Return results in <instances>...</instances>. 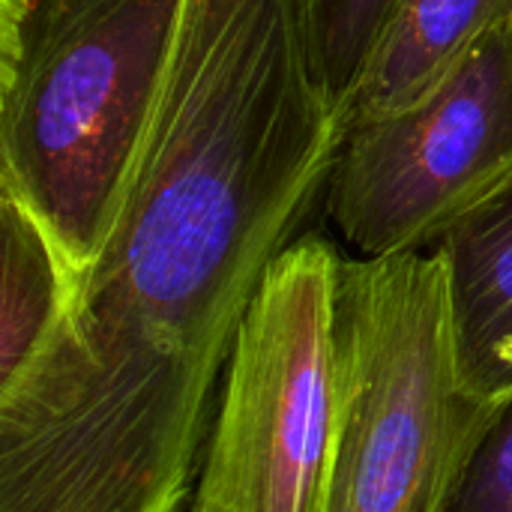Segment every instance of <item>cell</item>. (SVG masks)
Returning <instances> with one entry per match:
<instances>
[{
    "label": "cell",
    "mask_w": 512,
    "mask_h": 512,
    "mask_svg": "<svg viewBox=\"0 0 512 512\" xmlns=\"http://www.w3.org/2000/svg\"><path fill=\"white\" fill-rule=\"evenodd\" d=\"M441 512H512V393L498 402Z\"/></svg>",
    "instance_id": "cell-9"
},
{
    "label": "cell",
    "mask_w": 512,
    "mask_h": 512,
    "mask_svg": "<svg viewBox=\"0 0 512 512\" xmlns=\"http://www.w3.org/2000/svg\"><path fill=\"white\" fill-rule=\"evenodd\" d=\"M396 0H294L315 75L345 114Z\"/></svg>",
    "instance_id": "cell-8"
},
{
    "label": "cell",
    "mask_w": 512,
    "mask_h": 512,
    "mask_svg": "<svg viewBox=\"0 0 512 512\" xmlns=\"http://www.w3.org/2000/svg\"><path fill=\"white\" fill-rule=\"evenodd\" d=\"M435 252L462 378L477 396L501 402L512 393V183L453 225Z\"/></svg>",
    "instance_id": "cell-5"
},
{
    "label": "cell",
    "mask_w": 512,
    "mask_h": 512,
    "mask_svg": "<svg viewBox=\"0 0 512 512\" xmlns=\"http://www.w3.org/2000/svg\"><path fill=\"white\" fill-rule=\"evenodd\" d=\"M339 399L318 512H441L498 402L459 369L435 249L345 258Z\"/></svg>",
    "instance_id": "cell-2"
},
{
    "label": "cell",
    "mask_w": 512,
    "mask_h": 512,
    "mask_svg": "<svg viewBox=\"0 0 512 512\" xmlns=\"http://www.w3.org/2000/svg\"><path fill=\"white\" fill-rule=\"evenodd\" d=\"M342 252L294 240L264 273L231 348L189 512H318L336 423Z\"/></svg>",
    "instance_id": "cell-3"
},
{
    "label": "cell",
    "mask_w": 512,
    "mask_h": 512,
    "mask_svg": "<svg viewBox=\"0 0 512 512\" xmlns=\"http://www.w3.org/2000/svg\"><path fill=\"white\" fill-rule=\"evenodd\" d=\"M78 285L30 207L0 186V387L57 336Z\"/></svg>",
    "instance_id": "cell-7"
},
{
    "label": "cell",
    "mask_w": 512,
    "mask_h": 512,
    "mask_svg": "<svg viewBox=\"0 0 512 512\" xmlns=\"http://www.w3.org/2000/svg\"><path fill=\"white\" fill-rule=\"evenodd\" d=\"M512 183V21L420 102L345 132L330 216L363 258L435 249Z\"/></svg>",
    "instance_id": "cell-4"
},
{
    "label": "cell",
    "mask_w": 512,
    "mask_h": 512,
    "mask_svg": "<svg viewBox=\"0 0 512 512\" xmlns=\"http://www.w3.org/2000/svg\"><path fill=\"white\" fill-rule=\"evenodd\" d=\"M510 21L512 0H396L342 114L345 132L429 96Z\"/></svg>",
    "instance_id": "cell-6"
},
{
    "label": "cell",
    "mask_w": 512,
    "mask_h": 512,
    "mask_svg": "<svg viewBox=\"0 0 512 512\" xmlns=\"http://www.w3.org/2000/svg\"><path fill=\"white\" fill-rule=\"evenodd\" d=\"M189 0H0V186L78 291L153 123Z\"/></svg>",
    "instance_id": "cell-1"
}]
</instances>
